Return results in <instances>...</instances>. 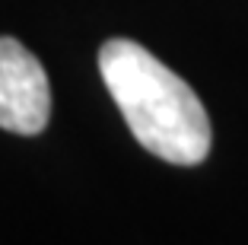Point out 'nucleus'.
<instances>
[{"mask_svg": "<svg viewBox=\"0 0 248 245\" xmlns=\"http://www.w3.org/2000/svg\"><path fill=\"white\" fill-rule=\"evenodd\" d=\"M99 70L140 147L172 166H197L210 153V118L197 93L131 38L99 51Z\"/></svg>", "mask_w": 248, "mask_h": 245, "instance_id": "nucleus-1", "label": "nucleus"}, {"mask_svg": "<svg viewBox=\"0 0 248 245\" xmlns=\"http://www.w3.org/2000/svg\"><path fill=\"white\" fill-rule=\"evenodd\" d=\"M51 118V86L42 61L16 38H0V128L32 137Z\"/></svg>", "mask_w": 248, "mask_h": 245, "instance_id": "nucleus-2", "label": "nucleus"}]
</instances>
